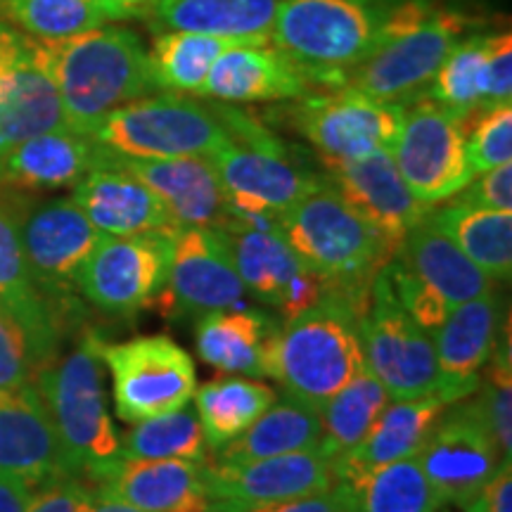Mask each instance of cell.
<instances>
[{
	"instance_id": "1",
	"label": "cell",
	"mask_w": 512,
	"mask_h": 512,
	"mask_svg": "<svg viewBox=\"0 0 512 512\" xmlns=\"http://www.w3.org/2000/svg\"><path fill=\"white\" fill-rule=\"evenodd\" d=\"M34 41L74 131L88 133L117 107L157 93L136 31L105 24L62 41Z\"/></svg>"
},
{
	"instance_id": "2",
	"label": "cell",
	"mask_w": 512,
	"mask_h": 512,
	"mask_svg": "<svg viewBox=\"0 0 512 512\" xmlns=\"http://www.w3.org/2000/svg\"><path fill=\"white\" fill-rule=\"evenodd\" d=\"M280 233L292 252L316 273L325 290L366 311L375 275L394 259L396 247L320 181L280 214Z\"/></svg>"
},
{
	"instance_id": "3",
	"label": "cell",
	"mask_w": 512,
	"mask_h": 512,
	"mask_svg": "<svg viewBox=\"0 0 512 512\" xmlns=\"http://www.w3.org/2000/svg\"><path fill=\"white\" fill-rule=\"evenodd\" d=\"M361 316L354 302L325 290L311 309L278 325L268 349V377H275L285 394L320 411L366 368Z\"/></svg>"
},
{
	"instance_id": "4",
	"label": "cell",
	"mask_w": 512,
	"mask_h": 512,
	"mask_svg": "<svg viewBox=\"0 0 512 512\" xmlns=\"http://www.w3.org/2000/svg\"><path fill=\"white\" fill-rule=\"evenodd\" d=\"M399 0H280L271 43L302 64L313 88H342L344 74L373 55Z\"/></svg>"
},
{
	"instance_id": "5",
	"label": "cell",
	"mask_w": 512,
	"mask_h": 512,
	"mask_svg": "<svg viewBox=\"0 0 512 512\" xmlns=\"http://www.w3.org/2000/svg\"><path fill=\"white\" fill-rule=\"evenodd\" d=\"M102 339L83 332L76 347L34 377L60 441L67 472L93 479L119 458L121 437L107 411Z\"/></svg>"
},
{
	"instance_id": "6",
	"label": "cell",
	"mask_w": 512,
	"mask_h": 512,
	"mask_svg": "<svg viewBox=\"0 0 512 512\" xmlns=\"http://www.w3.org/2000/svg\"><path fill=\"white\" fill-rule=\"evenodd\" d=\"M88 136L107 152L126 159L209 157L233 140L211 102L166 91L117 107Z\"/></svg>"
},
{
	"instance_id": "7",
	"label": "cell",
	"mask_w": 512,
	"mask_h": 512,
	"mask_svg": "<svg viewBox=\"0 0 512 512\" xmlns=\"http://www.w3.org/2000/svg\"><path fill=\"white\" fill-rule=\"evenodd\" d=\"M358 330L366 368L387 389L389 399L441 394L434 339L403 311L384 268L375 275Z\"/></svg>"
},
{
	"instance_id": "8",
	"label": "cell",
	"mask_w": 512,
	"mask_h": 512,
	"mask_svg": "<svg viewBox=\"0 0 512 512\" xmlns=\"http://www.w3.org/2000/svg\"><path fill=\"white\" fill-rule=\"evenodd\" d=\"M102 238L72 197L31 204L24 216L22 245L31 278L64 330L81 316L76 278Z\"/></svg>"
},
{
	"instance_id": "9",
	"label": "cell",
	"mask_w": 512,
	"mask_h": 512,
	"mask_svg": "<svg viewBox=\"0 0 512 512\" xmlns=\"http://www.w3.org/2000/svg\"><path fill=\"white\" fill-rule=\"evenodd\" d=\"M209 159L226 192L228 219L259 230L280 233V214L323 181V174L299 169L280 140L268 145L230 140Z\"/></svg>"
},
{
	"instance_id": "10",
	"label": "cell",
	"mask_w": 512,
	"mask_h": 512,
	"mask_svg": "<svg viewBox=\"0 0 512 512\" xmlns=\"http://www.w3.org/2000/svg\"><path fill=\"white\" fill-rule=\"evenodd\" d=\"M475 19L451 8H439L406 34L392 36L344 74L342 86L382 102L408 105L427 95V88L458 41L470 34Z\"/></svg>"
},
{
	"instance_id": "11",
	"label": "cell",
	"mask_w": 512,
	"mask_h": 512,
	"mask_svg": "<svg viewBox=\"0 0 512 512\" xmlns=\"http://www.w3.org/2000/svg\"><path fill=\"white\" fill-rule=\"evenodd\" d=\"M389 152L415 200L430 209L456 197L475 178L463 124L427 95L403 105L399 133Z\"/></svg>"
},
{
	"instance_id": "12",
	"label": "cell",
	"mask_w": 512,
	"mask_h": 512,
	"mask_svg": "<svg viewBox=\"0 0 512 512\" xmlns=\"http://www.w3.org/2000/svg\"><path fill=\"white\" fill-rule=\"evenodd\" d=\"M102 361L112 375L117 418L131 425L183 408L195 396V361L166 335L102 344Z\"/></svg>"
},
{
	"instance_id": "13",
	"label": "cell",
	"mask_w": 512,
	"mask_h": 512,
	"mask_svg": "<svg viewBox=\"0 0 512 512\" xmlns=\"http://www.w3.org/2000/svg\"><path fill=\"white\" fill-rule=\"evenodd\" d=\"M176 233L105 235L76 278V290L107 316L126 318L157 304L169 283Z\"/></svg>"
},
{
	"instance_id": "14",
	"label": "cell",
	"mask_w": 512,
	"mask_h": 512,
	"mask_svg": "<svg viewBox=\"0 0 512 512\" xmlns=\"http://www.w3.org/2000/svg\"><path fill=\"white\" fill-rule=\"evenodd\" d=\"M297 100L290 121L316 147L320 162H351L392 150L403 105L375 100L349 86L311 91Z\"/></svg>"
},
{
	"instance_id": "15",
	"label": "cell",
	"mask_w": 512,
	"mask_h": 512,
	"mask_svg": "<svg viewBox=\"0 0 512 512\" xmlns=\"http://www.w3.org/2000/svg\"><path fill=\"white\" fill-rule=\"evenodd\" d=\"M415 458L441 501L463 510L505 463L475 394L448 403Z\"/></svg>"
},
{
	"instance_id": "16",
	"label": "cell",
	"mask_w": 512,
	"mask_h": 512,
	"mask_svg": "<svg viewBox=\"0 0 512 512\" xmlns=\"http://www.w3.org/2000/svg\"><path fill=\"white\" fill-rule=\"evenodd\" d=\"M216 228L226 238L230 259L245 290L259 302L278 309L283 320L311 309L325 294V285L292 252L283 233L242 226L228 216H223Z\"/></svg>"
},
{
	"instance_id": "17",
	"label": "cell",
	"mask_w": 512,
	"mask_h": 512,
	"mask_svg": "<svg viewBox=\"0 0 512 512\" xmlns=\"http://www.w3.org/2000/svg\"><path fill=\"white\" fill-rule=\"evenodd\" d=\"M335 484L332 460L320 448L247 463L209 460L204 467L209 512H233L249 505L320 494Z\"/></svg>"
},
{
	"instance_id": "18",
	"label": "cell",
	"mask_w": 512,
	"mask_h": 512,
	"mask_svg": "<svg viewBox=\"0 0 512 512\" xmlns=\"http://www.w3.org/2000/svg\"><path fill=\"white\" fill-rule=\"evenodd\" d=\"M34 200L27 192L0 188V309L27 337L36 375L57 361L64 328L31 278L22 245V223Z\"/></svg>"
},
{
	"instance_id": "19",
	"label": "cell",
	"mask_w": 512,
	"mask_h": 512,
	"mask_svg": "<svg viewBox=\"0 0 512 512\" xmlns=\"http://www.w3.org/2000/svg\"><path fill=\"white\" fill-rule=\"evenodd\" d=\"M245 299L247 290L221 230L216 226L178 230L169 283L159 297L164 313L200 318L211 311L242 309Z\"/></svg>"
},
{
	"instance_id": "20",
	"label": "cell",
	"mask_w": 512,
	"mask_h": 512,
	"mask_svg": "<svg viewBox=\"0 0 512 512\" xmlns=\"http://www.w3.org/2000/svg\"><path fill=\"white\" fill-rule=\"evenodd\" d=\"M323 166L325 181L337 195L394 247L430 214V207L413 197L389 150L351 162H323Z\"/></svg>"
},
{
	"instance_id": "21",
	"label": "cell",
	"mask_w": 512,
	"mask_h": 512,
	"mask_svg": "<svg viewBox=\"0 0 512 512\" xmlns=\"http://www.w3.org/2000/svg\"><path fill=\"white\" fill-rule=\"evenodd\" d=\"M72 200L93 228L110 238L181 230L155 192L107 150L102 162L74 185Z\"/></svg>"
},
{
	"instance_id": "22",
	"label": "cell",
	"mask_w": 512,
	"mask_h": 512,
	"mask_svg": "<svg viewBox=\"0 0 512 512\" xmlns=\"http://www.w3.org/2000/svg\"><path fill=\"white\" fill-rule=\"evenodd\" d=\"M0 475L22 479L31 489L72 477L34 382L17 392L0 394Z\"/></svg>"
},
{
	"instance_id": "23",
	"label": "cell",
	"mask_w": 512,
	"mask_h": 512,
	"mask_svg": "<svg viewBox=\"0 0 512 512\" xmlns=\"http://www.w3.org/2000/svg\"><path fill=\"white\" fill-rule=\"evenodd\" d=\"M313 91L311 76L302 64L287 57L271 41L238 43L211 64L200 88V98L226 105L240 102L297 100Z\"/></svg>"
},
{
	"instance_id": "24",
	"label": "cell",
	"mask_w": 512,
	"mask_h": 512,
	"mask_svg": "<svg viewBox=\"0 0 512 512\" xmlns=\"http://www.w3.org/2000/svg\"><path fill=\"white\" fill-rule=\"evenodd\" d=\"M503 328V306L491 290L448 311L444 323L432 332L434 354L441 375V394L448 401L475 394L482 368L496 347Z\"/></svg>"
},
{
	"instance_id": "25",
	"label": "cell",
	"mask_w": 512,
	"mask_h": 512,
	"mask_svg": "<svg viewBox=\"0 0 512 512\" xmlns=\"http://www.w3.org/2000/svg\"><path fill=\"white\" fill-rule=\"evenodd\" d=\"M204 467L192 460L117 458L88 484L147 512H209Z\"/></svg>"
},
{
	"instance_id": "26",
	"label": "cell",
	"mask_w": 512,
	"mask_h": 512,
	"mask_svg": "<svg viewBox=\"0 0 512 512\" xmlns=\"http://www.w3.org/2000/svg\"><path fill=\"white\" fill-rule=\"evenodd\" d=\"M69 128L53 76L38 57L36 41L19 34L0 93V162L38 133Z\"/></svg>"
},
{
	"instance_id": "27",
	"label": "cell",
	"mask_w": 512,
	"mask_h": 512,
	"mask_svg": "<svg viewBox=\"0 0 512 512\" xmlns=\"http://www.w3.org/2000/svg\"><path fill=\"white\" fill-rule=\"evenodd\" d=\"M448 403L451 401L441 394L387 403L366 439L332 460L335 482L356 484L384 465L418 456L427 434L439 420V415L446 411Z\"/></svg>"
},
{
	"instance_id": "28",
	"label": "cell",
	"mask_w": 512,
	"mask_h": 512,
	"mask_svg": "<svg viewBox=\"0 0 512 512\" xmlns=\"http://www.w3.org/2000/svg\"><path fill=\"white\" fill-rule=\"evenodd\" d=\"M117 162L155 192L181 228L216 226L226 216V192L209 157H117Z\"/></svg>"
},
{
	"instance_id": "29",
	"label": "cell",
	"mask_w": 512,
	"mask_h": 512,
	"mask_svg": "<svg viewBox=\"0 0 512 512\" xmlns=\"http://www.w3.org/2000/svg\"><path fill=\"white\" fill-rule=\"evenodd\" d=\"M105 157L88 133L55 128L19 143L0 162V188L19 192L74 188Z\"/></svg>"
},
{
	"instance_id": "30",
	"label": "cell",
	"mask_w": 512,
	"mask_h": 512,
	"mask_svg": "<svg viewBox=\"0 0 512 512\" xmlns=\"http://www.w3.org/2000/svg\"><path fill=\"white\" fill-rule=\"evenodd\" d=\"M394 259L418 275L444 302L460 306L494 290V280L460 252V247L425 216L396 247Z\"/></svg>"
},
{
	"instance_id": "31",
	"label": "cell",
	"mask_w": 512,
	"mask_h": 512,
	"mask_svg": "<svg viewBox=\"0 0 512 512\" xmlns=\"http://www.w3.org/2000/svg\"><path fill=\"white\" fill-rule=\"evenodd\" d=\"M278 323L264 311L221 309L197 320L195 347L207 366L221 373L268 377V349Z\"/></svg>"
},
{
	"instance_id": "32",
	"label": "cell",
	"mask_w": 512,
	"mask_h": 512,
	"mask_svg": "<svg viewBox=\"0 0 512 512\" xmlns=\"http://www.w3.org/2000/svg\"><path fill=\"white\" fill-rule=\"evenodd\" d=\"M280 0H155L150 22L155 31H192L233 38L271 41Z\"/></svg>"
},
{
	"instance_id": "33",
	"label": "cell",
	"mask_w": 512,
	"mask_h": 512,
	"mask_svg": "<svg viewBox=\"0 0 512 512\" xmlns=\"http://www.w3.org/2000/svg\"><path fill=\"white\" fill-rule=\"evenodd\" d=\"M320 439H323L320 411L283 392V396L275 399L273 406L247 432H242L238 439L230 441L209 460L247 463V460L287 456V453L318 448Z\"/></svg>"
},
{
	"instance_id": "34",
	"label": "cell",
	"mask_w": 512,
	"mask_h": 512,
	"mask_svg": "<svg viewBox=\"0 0 512 512\" xmlns=\"http://www.w3.org/2000/svg\"><path fill=\"white\" fill-rule=\"evenodd\" d=\"M427 216L491 280L508 283L512 275V211L479 209L448 200L446 207H432Z\"/></svg>"
},
{
	"instance_id": "35",
	"label": "cell",
	"mask_w": 512,
	"mask_h": 512,
	"mask_svg": "<svg viewBox=\"0 0 512 512\" xmlns=\"http://www.w3.org/2000/svg\"><path fill=\"white\" fill-rule=\"evenodd\" d=\"M192 399L211 458L247 432L273 406L278 394L256 377H221L195 389Z\"/></svg>"
},
{
	"instance_id": "36",
	"label": "cell",
	"mask_w": 512,
	"mask_h": 512,
	"mask_svg": "<svg viewBox=\"0 0 512 512\" xmlns=\"http://www.w3.org/2000/svg\"><path fill=\"white\" fill-rule=\"evenodd\" d=\"M238 43L256 41H233L192 31H155L147 48V64L157 91L197 95L211 64Z\"/></svg>"
},
{
	"instance_id": "37",
	"label": "cell",
	"mask_w": 512,
	"mask_h": 512,
	"mask_svg": "<svg viewBox=\"0 0 512 512\" xmlns=\"http://www.w3.org/2000/svg\"><path fill=\"white\" fill-rule=\"evenodd\" d=\"M337 484L347 498V512H439L444 508L415 456L384 465L356 484Z\"/></svg>"
},
{
	"instance_id": "38",
	"label": "cell",
	"mask_w": 512,
	"mask_h": 512,
	"mask_svg": "<svg viewBox=\"0 0 512 512\" xmlns=\"http://www.w3.org/2000/svg\"><path fill=\"white\" fill-rule=\"evenodd\" d=\"M387 403V389L368 368H363L347 387L339 389L320 408V422H323V439L318 444L320 451L335 460L361 444Z\"/></svg>"
},
{
	"instance_id": "39",
	"label": "cell",
	"mask_w": 512,
	"mask_h": 512,
	"mask_svg": "<svg viewBox=\"0 0 512 512\" xmlns=\"http://www.w3.org/2000/svg\"><path fill=\"white\" fill-rule=\"evenodd\" d=\"M121 460H192L209 463L200 418L192 403L171 413L133 422L121 437Z\"/></svg>"
},
{
	"instance_id": "40",
	"label": "cell",
	"mask_w": 512,
	"mask_h": 512,
	"mask_svg": "<svg viewBox=\"0 0 512 512\" xmlns=\"http://www.w3.org/2000/svg\"><path fill=\"white\" fill-rule=\"evenodd\" d=\"M486 64H489V34L465 36L444 57L427 88V98L456 114L458 119L484 107Z\"/></svg>"
},
{
	"instance_id": "41",
	"label": "cell",
	"mask_w": 512,
	"mask_h": 512,
	"mask_svg": "<svg viewBox=\"0 0 512 512\" xmlns=\"http://www.w3.org/2000/svg\"><path fill=\"white\" fill-rule=\"evenodd\" d=\"M5 8L38 41H62L114 22L100 0H5Z\"/></svg>"
},
{
	"instance_id": "42",
	"label": "cell",
	"mask_w": 512,
	"mask_h": 512,
	"mask_svg": "<svg viewBox=\"0 0 512 512\" xmlns=\"http://www.w3.org/2000/svg\"><path fill=\"white\" fill-rule=\"evenodd\" d=\"M512 347H510V320L498 332L496 347L486 361V375L479 380L475 396L482 403V411L501 448L503 460H512Z\"/></svg>"
},
{
	"instance_id": "43",
	"label": "cell",
	"mask_w": 512,
	"mask_h": 512,
	"mask_svg": "<svg viewBox=\"0 0 512 512\" xmlns=\"http://www.w3.org/2000/svg\"><path fill=\"white\" fill-rule=\"evenodd\" d=\"M472 174L512 162V105L479 107L460 119Z\"/></svg>"
},
{
	"instance_id": "44",
	"label": "cell",
	"mask_w": 512,
	"mask_h": 512,
	"mask_svg": "<svg viewBox=\"0 0 512 512\" xmlns=\"http://www.w3.org/2000/svg\"><path fill=\"white\" fill-rule=\"evenodd\" d=\"M384 271L389 275V283H392V290L396 294V299H399V304L403 306V311H406L422 330H427L432 335V332L446 320L451 306H448L430 285L422 283L418 275L408 271V268H403L396 259L389 261V264L384 266Z\"/></svg>"
},
{
	"instance_id": "45",
	"label": "cell",
	"mask_w": 512,
	"mask_h": 512,
	"mask_svg": "<svg viewBox=\"0 0 512 512\" xmlns=\"http://www.w3.org/2000/svg\"><path fill=\"white\" fill-rule=\"evenodd\" d=\"M36 377V363L19 325L0 309V394L17 392Z\"/></svg>"
},
{
	"instance_id": "46",
	"label": "cell",
	"mask_w": 512,
	"mask_h": 512,
	"mask_svg": "<svg viewBox=\"0 0 512 512\" xmlns=\"http://www.w3.org/2000/svg\"><path fill=\"white\" fill-rule=\"evenodd\" d=\"M451 200L479 209L512 211V162L475 176Z\"/></svg>"
},
{
	"instance_id": "47",
	"label": "cell",
	"mask_w": 512,
	"mask_h": 512,
	"mask_svg": "<svg viewBox=\"0 0 512 512\" xmlns=\"http://www.w3.org/2000/svg\"><path fill=\"white\" fill-rule=\"evenodd\" d=\"M512 105V36L510 31L489 34L484 107Z\"/></svg>"
},
{
	"instance_id": "48",
	"label": "cell",
	"mask_w": 512,
	"mask_h": 512,
	"mask_svg": "<svg viewBox=\"0 0 512 512\" xmlns=\"http://www.w3.org/2000/svg\"><path fill=\"white\" fill-rule=\"evenodd\" d=\"M91 484L79 477H62L34 489L27 512H86Z\"/></svg>"
},
{
	"instance_id": "49",
	"label": "cell",
	"mask_w": 512,
	"mask_h": 512,
	"mask_svg": "<svg viewBox=\"0 0 512 512\" xmlns=\"http://www.w3.org/2000/svg\"><path fill=\"white\" fill-rule=\"evenodd\" d=\"M233 512H347V498H344L342 486L335 484L328 491L309 494L299 498H287V501L249 505Z\"/></svg>"
},
{
	"instance_id": "50",
	"label": "cell",
	"mask_w": 512,
	"mask_h": 512,
	"mask_svg": "<svg viewBox=\"0 0 512 512\" xmlns=\"http://www.w3.org/2000/svg\"><path fill=\"white\" fill-rule=\"evenodd\" d=\"M465 512H512V460H505Z\"/></svg>"
},
{
	"instance_id": "51",
	"label": "cell",
	"mask_w": 512,
	"mask_h": 512,
	"mask_svg": "<svg viewBox=\"0 0 512 512\" xmlns=\"http://www.w3.org/2000/svg\"><path fill=\"white\" fill-rule=\"evenodd\" d=\"M34 489L15 477L0 475V512H27Z\"/></svg>"
},
{
	"instance_id": "52",
	"label": "cell",
	"mask_w": 512,
	"mask_h": 512,
	"mask_svg": "<svg viewBox=\"0 0 512 512\" xmlns=\"http://www.w3.org/2000/svg\"><path fill=\"white\" fill-rule=\"evenodd\" d=\"M100 3L105 5L114 22H119V19L150 17L155 0H100Z\"/></svg>"
},
{
	"instance_id": "53",
	"label": "cell",
	"mask_w": 512,
	"mask_h": 512,
	"mask_svg": "<svg viewBox=\"0 0 512 512\" xmlns=\"http://www.w3.org/2000/svg\"><path fill=\"white\" fill-rule=\"evenodd\" d=\"M19 41V31H15L12 27H8L5 22H0V93H3L5 86V76H8L12 55H15Z\"/></svg>"
},
{
	"instance_id": "54",
	"label": "cell",
	"mask_w": 512,
	"mask_h": 512,
	"mask_svg": "<svg viewBox=\"0 0 512 512\" xmlns=\"http://www.w3.org/2000/svg\"><path fill=\"white\" fill-rule=\"evenodd\" d=\"M86 512H147V510H140V508H136V505L124 503V501H119V498L102 494V491L93 489L91 486V501H88Z\"/></svg>"
}]
</instances>
